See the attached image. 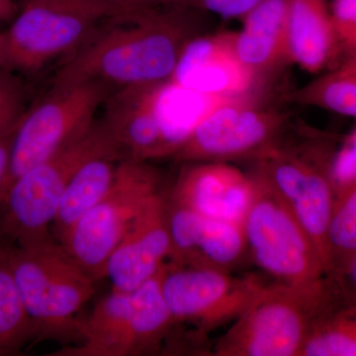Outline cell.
Wrapping results in <instances>:
<instances>
[{
  "label": "cell",
  "mask_w": 356,
  "mask_h": 356,
  "mask_svg": "<svg viewBox=\"0 0 356 356\" xmlns=\"http://www.w3.org/2000/svg\"><path fill=\"white\" fill-rule=\"evenodd\" d=\"M195 11L175 3L114 16L65 60L53 84L95 83L114 92L168 83L185 46L200 35Z\"/></svg>",
  "instance_id": "obj_1"
},
{
  "label": "cell",
  "mask_w": 356,
  "mask_h": 356,
  "mask_svg": "<svg viewBox=\"0 0 356 356\" xmlns=\"http://www.w3.org/2000/svg\"><path fill=\"white\" fill-rule=\"evenodd\" d=\"M108 156L120 161L99 119L57 153L16 178L0 201V236L15 245L53 236L51 225L65 189L90 159Z\"/></svg>",
  "instance_id": "obj_2"
},
{
  "label": "cell",
  "mask_w": 356,
  "mask_h": 356,
  "mask_svg": "<svg viewBox=\"0 0 356 356\" xmlns=\"http://www.w3.org/2000/svg\"><path fill=\"white\" fill-rule=\"evenodd\" d=\"M14 282L37 337L72 330L95 293V278L54 236L7 248Z\"/></svg>",
  "instance_id": "obj_3"
},
{
  "label": "cell",
  "mask_w": 356,
  "mask_h": 356,
  "mask_svg": "<svg viewBox=\"0 0 356 356\" xmlns=\"http://www.w3.org/2000/svg\"><path fill=\"white\" fill-rule=\"evenodd\" d=\"M334 309L331 293L266 283L214 344L217 356H301L318 318Z\"/></svg>",
  "instance_id": "obj_4"
},
{
  "label": "cell",
  "mask_w": 356,
  "mask_h": 356,
  "mask_svg": "<svg viewBox=\"0 0 356 356\" xmlns=\"http://www.w3.org/2000/svg\"><path fill=\"white\" fill-rule=\"evenodd\" d=\"M128 9L110 0H24L2 31L6 69L37 72L70 58L100 26Z\"/></svg>",
  "instance_id": "obj_5"
},
{
  "label": "cell",
  "mask_w": 356,
  "mask_h": 356,
  "mask_svg": "<svg viewBox=\"0 0 356 356\" xmlns=\"http://www.w3.org/2000/svg\"><path fill=\"white\" fill-rule=\"evenodd\" d=\"M161 273L132 292L112 290L90 315L79 321V346L54 353L63 356H134L158 353L173 329Z\"/></svg>",
  "instance_id": "obj_6"
},
{
  "label": "cell",
  "mask_w": 356,
  "mask_h": 356,
  "mask_svg": "<svg viewBox=\"0 0 356 356\" xmlns=\"http://www.w3.org/2000/svg\"><path fill=\"white\" fill-rule=\"evenodd\" d=\"M254 201L243 222L248 257L274 282L331 293L322 259L285 203L254 172Z\"/></svg>",
  "instance_id": "obj_7"
},
{
  "label": "cell",
  "mask_w": 356,
  "mask_h": 356,
  "mask_svg": "<svg viewBox=\"0 0 356 356\" xmlns=\"http://www.w3.org/2000/svg\"><path fill=\"white\" fill-rule=\"evenodd\" d=\"M327 135L311 149L280 143L254 159V172L285 203L317 248L329 273L327 229L334 203L330 163L334 149Z\"/></svg>",
  "instance_id": "obj_8"
},
{
  "label": "cell",
  "mask_w": 356,
  "mask_h": 356,
  "mask_svg": "<svg viewBox=\"0 0 356 356\" xmlns=\"http://www.w3.org/2000/svg\"><path fill=\"white\" fill-rule=\"evenodd\" d=\"M110 93L95 83L51 84L15 129L0 201L16 178L86 133L95 123L96 113Z\"/></svg>",
  "instance_id": "obj_9"
},
{
  "label": "cell",
  "mask_w": 356,
  "mask_h": 356,
  "mask_svg": "<svg viewBox=\"0 0 356 356\" xmlns=\"http://www.w3.org/2000/svg\"><path fill=\"white\" fill-rule=\"evenodd\" d=\"M159 184L158 172L147 161H118L109 191L62 243L95 280L104 277L110 254L147 201L159 191Z\"/></svg>",
  "instance_id": "obj_10"
},
{
  "label": "cell",
  "mask_w": 356,
  "mask_h": 356,
  "mask_svg": "<svg viewBox=\"0 0 356 356\" xmlns=\"http://www.w3.org/2000/svg\"><path fill=\"white\" fill-rule=\"evenodd\" d=\"M161 282L175 324L193 329L196 336L232 324L266 285L252 274L170 261L161 269Z\"/></svg>",
  "instance_id": "obj_11"
},
{
  "label": "cell",
  "mask_w": 356,
  "mask_h": 356,
  "mask_svg": "<svg viewBox=\"0 0 356 356\" xmlns=\"http://www.w3.org/2000/svg\"><path fill=\"white\" fill-rule=\"evenodd\" d=\"M255 97L236 98L213 110L192 131L173 158L187 163L254 161L282 143L289 116Z\"/></svg>",
  "instance_id": "obj_12"
},
{
  "label": "cell",
  "mask_w": 356,
  "mask_h": 356,
  "mask_svg": "<svg viewBox=\"0 0 356 356\" xmlns=\"http://www.w3.org/2000/svg\"><path fill=\"white\" fill-rule=\"evenodd\" d=\"M163 84L120 89L110 93L103 103L99 121L120 161L172 156L159 106Z\"/></svg>",
  "instance_id": "obj_13"
},
{
  "label": "cell",
  "mask_w": 356,
  "mask_h": 356,
  "mask_svg": "<svg viewBox=\"0 0 356 356\" xmlns=\"http://www.w3.org/2000/svg\"><path fill=\"white\" fill-rule=\"evenodd\" d=\"M168 199L154 193L129 227L106 262L112 290L132 292L161 270L172 257Z\"/></svg>",
  "instance_id": "obj_14"
},
{
  "label": "cell",
  "mask_w": 356,
  "mask_h": 356,
  "mask_svg": "<svg viewBox=\"0 0 356 356\" xmlns=\"http://www.w3.org/2000/svg\"><path fill=\"white\" fill-rule=\"evenodd\" d=\"M170 81L195 92L225 98L257 96L261 84L236 55L234 33L200 34L191 40Z\"/></svg>",
  "instance_id": "obj_15"
},
{
  "label": "cell",
  "mask_w": 356,
  "mask_h": 356,
  "mask_svg": "<svg viewBox=\"0 0 356 356\" xmlns=\"http://www.w3.org/2000/svg\"><path fill=\"white\" fill-rule=\"evenodd\" d=\"M255 191L252 173L227 161H200L180 172L168 200L211 219L243 224Z\"/></svg>",
  "instance_id": "obj_16"
},
{
  "label": "cell",
  "mask_w": 356,
  "mask_h": 356,
  "mask_svg": "<svg viewBox=\"0 0 356 356\" xmlns=\"http://www.w3.org/2000/svg\"><path fill=\"white\" fill-rule=\"evenodd\" d=\"M168 229L175 264L232 271L248 257L243 224L202 216L168 201Z\"/></svg>",
  "instance_id": "obj_17"
},
{
  "label": "cell",
  "mask_w": 356,
  "mask_h": 356,
  "mask_svg": "<svg viewBox=\"0 0 356 356\" xmlns=\"http://www.w3.org/2000/svg\"><path fill=\"white\" fill-rule=\"evenodd\" d=\"M286 42L289 63L312 74L327 69L343 51L325 0H288Z\"/></svg>",
  "instance_id": "obj_18"
},
{
  "label": "cell",
  "mask_w": 356,
  "mask_h": 356,
  "mask_svg": "<svg viewBox=\"0 0 356 356\" xmlns=\"http://www.w3.org/2000/svg\"><path fill=\"white\" fill-rule=\"evenodd\" d=\"M287 7L288 0H264L243 18L241 31L234 33L236 55L261 81L289 63Z\"/></svg>",
  "instance_id": "obj_19"
},
{
  "label": "cell",
  "mask_w": 356,
  "mask_h": 356,
  "mask_svg": "<svg viewBox=\"0 0 356 356\" xmlns=\"http://www.w3.org/2000/svg\"><path fill=\"white\" fill-rule=\"evenodd\" d=\"M119 161L98 156L84 163L70 179L51 225L54 238L63 243L84 215L99 202L113 182Z\"/></svg>",
  "instance_id": "obj_20"
},
{
  "label": "cell",
  "mask_w": 356,
  "mask_h": 356,
  "mask_svg": "<svg viewBox=\"0 0 356 356\" xmlns=\"http://www.w3.org/2000/svg\"><path fill=\"white\" fill-rule=\"evenodd\" d=\"M287 99L356 118V51L310 83L290 92Z\"/></svg>",
  "instance_id": "obj_21"
},
{
  "label": "cell",
  "mask_w": 356,
  "mask_h": 356,
  "mask_svg": "<svg viewBox=\"0 0 356 356\" xmlns=\"http://www.w3.org/2000/svg\"><path fill=\"white\" fill-rule=\"evenodd\" d=\"M34 337L36 329L23 305L6 254L0 261V355L19 353Z\"/></svg>",
  "instance_id": "obj_22"
},
{
  "label": "cell",
  "mask_w": 356,
  "mask_h": 356,
  "mask_svg": "<svg viewBox=\"0 0 356 356\" xmlns=\"http://www.w3.org/2000/svg\"><path fill=\"white\" fill-rule=\"evenodd\" d=\"M301 356H356V306L334 309L318 318Z\"/></svg>",
  "instance_id": "obj_23"
},
{
  "label": "cell",
  "mask_w": 356,
  "mask_h": 356,
  "mask_svg": "<svg viewBox=\"0 0 356 356\" xmlns=\"http://www.w3.org/2000/svg\"><path fill=\"white\" fill-rule=\"evenodd\" d=\"M327 248L330 277L356 252V184L334 197L327 229Z\"/></svg>",
  "instance_id": "obj_24"
},
{
  "label": "cell",
  "mask_w": 356,
  "mask_h": 356,
  "mask_svg": "<svg viewBox=\"0 0 356 356\" xmlns=\"http://www.w3.org/2000/svg\"><path fill=\"white\" fill-rule=\"evenodd\" d=\"M26 88L10 70H0V135L15 127L26 108Z\"/></svg>",
  "instance_id": "obj_25"
},
{
  "label": "cell",
  "mask_w": 356,
  "mask_h": 356,
  "mask_svg": "<svg viewBox=\"0 0 356 356\" xmlns=\"http://www.w3.org/2000/svg\"><path fill=\"white\" fill-rule=\"evenodd\" d=\"M330 177L334 197L339 192L356 184V127L343 140L341 147L334 149L330 163Z\"/></svg>",
  "instance_id": "obj_26"
},
{
  "label": "cell",
  "mask_w": 356,
  "mask_h": 356,
  "mask_svg": "<svg viewBox=\"0 0 356 356\" xmlns=\"http://www.w3.org/2000/svg\"><path fill=\"white\" fill-rule=\"evenodd\" d=\"M327 281L334 309L356 306V252L339 270L327 277Z\"/></svg>",
  "instance_id": "obj_27"
},
{
  "label": "cell",
  "mask_w": 356,
  "mask_h": 356,
  "mask_svg": "<svg viewBox=\"0 0 356 356\" xmlns=\"http://www.w3.org/2000/svg\"><path fill=\"white\" fill-rule=\"evenodd\" d=\"M264 0H179V3L227 19L243 20Z\"/></svg>",
  "instance_id": "obj_28"
},
{
  "label": "cell",
  "mask_w": 356,
  "mask_h": 356,
  "mask_svg": "<svg viewBox=\"0 0 356 356\" xmlns=\"http://www.w3.org/2000/svg\"><path fill=\"white\" fill-rule=\"evenodd\" d=\"M17 125L8 132L0 135V196H1L7 175H8L11 147H13L14 132H15Z\"/></svg>",
  "instance_id": "obj_29"
},
{
  "label": "cell",
  "mask_w": 356,
  "mask_h": 356,
  "mask_svg": "<svg viewBox=\"0 0 356 356\" xmlns=\"http://www.w3.org/2000/svg\"><path fill=\"white\" fill-rule=\"evenodd\" d=\"M124 3L129 8H146V7L179 3V0H124Z\"/></svg>",
  "instance_id": "obj_30"
},
{
  "label": "cell",
  "mask_w": 356,
  "mask_h": 356,
  "mask_svg": "<svg viewBox=\"0 0 356 356\" xmlns=\"http://www.w3.org/2000/svg\"><path fill=\"white\" fill-rule=\"evenodd\" d=\"M17 11L14 0H0V20H6L13 18Z\"/></svg>",
  "instance_id": "obj_31"
},
{
  "label": "cell",
  "mask_w": 356,
  "mask_h": 356,
  "mask_svg": "<svg viewBox=\"0 0 356 356\" xmlns=\"http://www.w3.org/2000/svg\"><path fill=\"white\" fill-rule=\"evenodd\" d=\"M6 69V49H4L3 35L0 31V70Z\"/></svg>",
  "instance_id": "obj_32"
},
{
  "label": "cell",
  "mask_w": 356,
  "mask_h": 356,
  "mask_svg": "<svg viewBox=\"0 0 356 356\" xmlns=\"http://www.w3.org/2000/svg\"><path fill=\"white\" fill-rule=\"evenodd\" d=\"M6 248H4L3 245H2L1 242H0V261H1L2 259H3L4 257H6Z\"/></svg>",
  "instance_id": "obj_33"
},
{
  "label": "cell",
  "mask_w": 356,
  "mask_h": 356,
  "mask_svg": "<svg viewBox=\"0 0 356 356\" xmlns=\"http://www.w3.org/2000/svg\"><path fill=\"white\" fill-rule=\"evenodd\" d=\"M110 1L114 2V3L118 4V6L129 8V7L126 6L125 3H124V0H110Z\"/></svg>",
  "instance_id": "obj_34"
}]
</instances>
